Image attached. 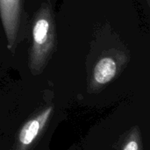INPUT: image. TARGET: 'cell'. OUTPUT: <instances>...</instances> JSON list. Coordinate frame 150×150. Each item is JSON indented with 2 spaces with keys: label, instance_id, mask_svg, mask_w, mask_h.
Instances as JSON below:
<instances>
[{
  "label": "cell",
  "instance_id": "6da1fadb",
  "mask_svg": "<svg viewBox=\"0 0 150 150\" xmlns=\"http://www.w3.org/2000/svg\"><path fill=\"white\" fill-rule=\"evenodd\" d=\"M55 35L52 8L47 3H43L34 17L32 29L29 69L33 75L40 74L46 68L54 49Z\"/></svg>",
  "mask_w": 150,
  "mask_h": 150
},
{
  "label": "cell",
  "instance_id": "7a4b0ae2",
  "mask_svg": "<svg viewBox=\"0 0 150 150\" xmlns=\"http://www.w3.org/2000/svg\"><path fill=\"white\" fill-rule=\"evenodd\" d=\"M54 106H46L28 119L18 131L13 150H32L53 117Z\"/></svg>",
  "mask_w": 150,
  "mask_h": 150
},
{
  "label": "cell",
  "instance_id": "3957f363",
  "mask_svg": "<svg viewBox=\"0 0 150 150\" xmlns=\"http://www.w3.org/2000/svg\"><path fill=\"white\" fill-rule=\"evenodd\" d=\"M23 4L24 0H0V16L10 50H12L19 36Z\"/></svg>",
  "mask_w": 150,
  "mask_h": 150
},
{
  "label": "cell",
  "instance_id": "277c9868",
  "mask_svg": "<svg viewBox=\"0 0 150 150\" xmlns=\"http://www.w3.org/2000/svg\"><path fill=\"white\" fill-rule=\"evenodd\" d=\"M122 70V60L105 55L96 63L90 79L88 91L97 93L110 83Z\"/></svg>",
  "mask_w": 150,
  "mask_h": 150
},
{
  "label": "cell",
  "instance_id": "5b68a950",
  "mask_svg": "<svg viewBox=\"0 0 150 150\" xmlns=\"http://www.w3.org/2000/svg\"><path fill=\"white\" fill-rule=\"evenodd\" d=\"M119 150H143L141 129L138 126L132 127L120 138L118 143Z\"/></svg>",
  "mask_w": 150,
  "mask_h": 150
},
{
  "label": "cell",
  "instance_id": "8992f818",
  "mask_svg": "<svg viewBox=\"0 0 150 150\" xmlns=\"http://www.w3.org/2000/svg\"><path fill=\"white\" fill-rule=\"evenodd\" d=\"M147 1V4H148V5H149V0H146Z\"/></svg>",
  "mask_w": 150,
  "mask_h": 150
}]
</instances>
